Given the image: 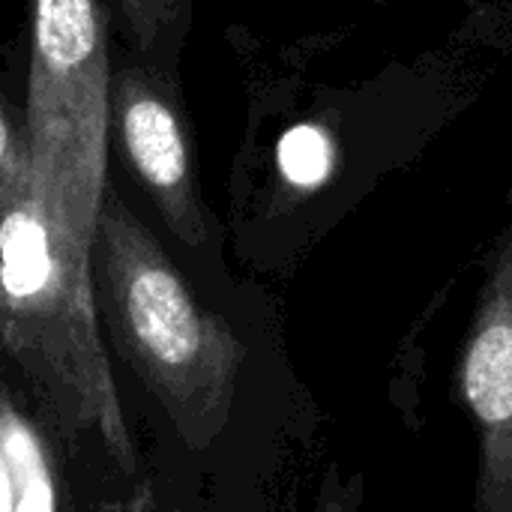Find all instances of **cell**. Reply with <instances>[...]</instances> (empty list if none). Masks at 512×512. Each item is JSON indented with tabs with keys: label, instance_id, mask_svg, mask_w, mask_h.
<instances>
[{
	"label": "cell",
	"instance_id": "obj_9",
	"mask_svg": "<svg viewBox=\"0 0 512 512\" xmlns=\"http://www.w3.org/2000/svg\"><path fill=\"white\" fill-rule=\"evenodd\" d=\"M360 501H363L360 477L345 474L336 462H330L318 483L315 512H360Z\"/></svg>",
	"mask_w": 512,
	"mask_h": 512
},
{
	"label": "cell",
	"instance_id": "obj_8",
	"mask_svg": "<svg viewBox=\"0 0 512 512\" xmlns=\"http://www.w3.org/2000/svg\"><path fill=\"white\" fill-rule=\"evenodd\" d=\"M180 0H120L126 30L138 45H150L159 30L171 21Z\"/></svg>",
	"mask_w": 512,
	"mask_h": 512
},
{
	"label": "cell",
	"instance_id": "obj_7",
	"mask_svg": "<svg viewBox=\"0 0 512 512\" xmlns=\"http://www.w3.org/2000/svg\"><path fill=\"white\" fill-rule=\"evenodd\" d=\"M30 177V147L24 129L0 105V198Z\"/></svg>",
	"mask_w": 512,
	"mask_h": 512
},
{
	"label": "cell",
	"instance_id": "obj_1",
	"mask_svg": "<svg viewBox=\"0 0 512 512\" xmlns=\"http://www.w3.org/2000/svg\"><path fill=\"white\" fill-rule=\"evenodd\" d=\"M93 255L114 336L189 453L207 456L234 435L255 381L306 390L279 342L258 345L231 315L204 306L159 240L108 189Z\"/></svg>",
	"mask_w": 512,
	"mask_h": 512
},
{
	"label": "cell",
	"instance_id": "obj_4",
	"mask_svg": "<svg viewBox=\"0 0 512 512\" xmlns=\"http://www.w3.org/2000/svg\"><path fill=\"white\" fill-rule=\"evenodd\" d=\"M111 120L132 171L171 234L189 249H201L207 243V219L195 192L186 135L171 102L150 81L126 72L111 90Z\"/></svg>",
	"mask_w": 512,
	"mask_h": 512
},
{
	"label": "cell",
	"instance_id": "obj_2",
	"mask_svg": "<svg viewBox=\"0 0 512 512\" xmlns=\"http://www.w3.org/2000/svg\"><path fill=\"white\" fill-rule=\"evenodd\" d=\"M111 126V72L96 0H33L24 135L33 183L99 222Z\"/></svg>",
	"mask_w": 512,
	"mask_h": 512
},
{
	"label": "cell",
	"instance_id": "obj_5",
	"mask_svg": "<svg viewBox=\"0 0 512 512\" xmlns=\"http://www.w3.org/2000/svg\"><path fill=\"white\" fill-rule=\"evenodd\" d=\"M0 444L15 477V512H57L54 477L33 426L0 393Z\"/></svg>",
	"mask_w": 512,
	"mask_h": 512
},
{
	"label": "cell",
	"instance_id": "obj_6",
	"mask_svg": "<svg viewBox=\"0 0 512 512\" xmlns=\"http://www.w3.org/2000/svg\"><path fill=\"white\" fill-rule=\"evenodd\" d=\"M336 165V141L318 123H300L288 129L276 147V171L291 201H303L321 192L336 174Z\"/></svg>",
	"mask_w": 512,
	"mask_h": 512
},
{
	"label": "cell",
	"instance_id": "obj_10",
	"mask_svg": "<svg viewBox=\"0 0 512 512\" xmlns=\"http://www.w3.org/2000/svg\"><path fill=\"white\" fill-rule=\"evenodd\" d=\"M0 512H15V477L3 444H0Z\"/></svg>",
	"mask_w": 512,
	"mask_h": 512
},
{
	"label": "cell",
	"instance_id": "obj_3",
	"mask_svg": "<svg viewBox=\"0 0 512 512\" xmlns=\"http://www.w3.org/2000/svg\"><path fill=\"white\" fill-rule=\"evenodd\" d=\"M456 390L480 444L471 512H512V228L486 264L456 360Z\"/></svg>",
	"mask_w": 512,
	"mask_h": 512
}]
</instances>
